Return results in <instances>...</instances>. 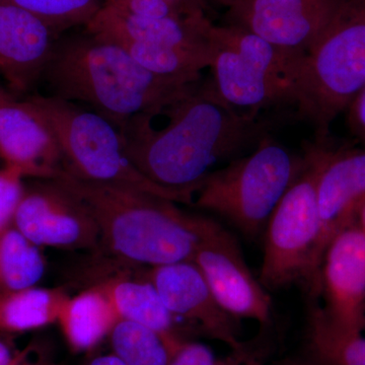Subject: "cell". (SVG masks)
<instances>
[{
    "label": "cell",
    "instance_id": "6da1fadb",
    "mask_svg": "<svg viewBox=\"0 0 365 365\" xmlns=\"http://www.w3.org/2000/svg\"><path fill=\"white\" fill-rule=\"evenodd\" d=\"M167 123L139 115L121 129L131 162L151 182L191 197L211 168L235 160L267 136L258 116L237 111L205 83L165 107Z\"/></svg>",
    "mask_w": 365,
    "mask_h": 365
},
{
    "label": "cell",
    "instance_id": "7a4b0ae2",
    "mask_svg": "<svg viewBox=\"0 0 365 365\" xmlns=\"http://www.w3.org/2000/svg\"><path fill=\"white\" fill-rule=\"evenodd\" d=\"M42 79L51 97L85 103L121 130L143 114H160L193 91L144 69L121 46L86 33L56 41Z\"/></svg>",
    "mask_w": 365,
    "mask_h": 365
},
{
    "label": "cell",
    "instance_id": "3957f363",
    "mask_svg": "<svg viewBox=\"0 0 365 365\" xmlns=\"http://www.w3.org/2000/svg\"><path fill=\"white\" fill-rule=\"evenodd\" d=\"M52 180L83 200L97 223L98 246L123 263L153 268L192 261L218 225L144 192L81 181L63 170Z\"/></svg>",
    "mask_w": 365,
    "mask_h": 365
},
{
    "label": "cell",
    "instance_id": "277c9868",
    "mask_svg": "<svg viewBox=\"0 0 365 365\" xmlns=\"http://www.w3.org/2000/svg\"><path fill=\"white\" fill-rule=\"evenodd\" d=\"M365 86V0H333L318 37L300 59L295 107L325 143L331 124Z\"/></svg>",
    "mask_w": 365,
    "mask_h": 365
},
{
    "label": "cell",
    "instance_id": "5b68a950",
    "mask_svg": "<svg viewBox=\"0 0 365 365\" xmlns=\"http://www.w3.org/2000/svg\"><path fill=\"white\" fill-rule=\"evenodd\" d=\"M306 165L299 157L265 136L252 153L209 173L192 205L210 211L249 239L265 230L273 211Z\"/></svg>",
    "mask_w": 365,
    "mask_h": 365
},
{
    "label": "cell",
    "instance_id": "8992f818",
    "mask_svg": "<svg viewBox=\"0 0 365 365\" xmlns=\"http://www.w3.org/2000/svg\"><path fill=\"white\" fill-rule=\"evenodd\" d=\"M58 141L62 170L76 179L193 203L191 197L160 186L139 172L127 155L121 130L97 112L60 98L30 97Z\"/></svg>",
    "mask_w": 365,
    "mask_h": 365
},
{
    "label": "cell",
    "instance_id": "52a82bcc",
    "mask_svg": "<svg viewBox=\"0 0 365 365\" xmlns=\"http://www.w3.org/2000/svg\"><path fill=\"white\" fill-rule=\"evenodd\" d=\"M325 143L311 144L306 165L269 218L264 241L260 282L275 290L304 284L319 297V242L321 235L317 182Z\"/></svg>",
    "mask_w": 365,
    "mask_h": 365
},
{
    "label": "cell",
    "instance_id": "ba28073f",
    "mask_svg": "<svg viewBox=\"0 0 365 365\" xmlns=\"http://www.w3.org/2000/svg\"><path fill=\"white\" fill-rule=\"evenodd\" d=\"M212 81L216 96L237 111L258 112L279 105H295L299 61L241 26H211Z\"/></svg>",
    "mask_w": 365,
    "mask_h": 365
},
{
    "label": "cell",
    "instance_id": "9c48e42d",
    "mask_svg": "<svg viewBox=\"0 0 365 365\" xmlns=\"http://www.w3.org/2000/svg\"><path fill=\"white\" fill-rule=\"evenodd\" d=\"M14 227L41 247L93 250L100 232L86 204L56 180L26 188Z\"/></svg>",
    "mask_w": 365,
    "mask_h": 365
},
{
    "label": "cell",
    "instance_id": "30bf717a",
    "mask_svg": "<svg viewBox=\"0 0 365 365\" xmlns=\"http://www.w3.org/2000/svg\"><path fill=\"white\" fill-rule=\"evenodd\" d=\"M222 309L235 319L270 322L272 299L247 265L237 239L218 223L194 256Z\"/></svg>",
    "mask_w": 365,
    "mask_h": 365
},
{
    "label": "cell",
    "instance_id": "8fae6325",
    "mask_svg": "<svg viewBox=\"0 0 365 365\" xmlns=\"http://www.w3.org/2000/svg\"><path fill=\"white\" fill-rule=\"evenodd\" d=\"M323 311L334 325L348 332L365 328V237L356 220L339 230L328 246L319 271Z\"/></svg>",
    "mask_w": 365,
    "mask_h": 365
},
{
    "label": "cell",
    "instance_id": "7c38bea8",
    "mask_svg": "<svg viewBox=\"0 0 365 365\" xmlns=\"http://www.w3.org/2000/svg\"><path fill=\"white\" fill-rule=\"evenodd\" d=\"M333 0H232L228 24L241 26L300 61L318 37Z\"/></svg>",
    "mask_w": 365,
    "mask_h": 365
},
{
    "label": "cell",
    "instance_id": "4fadbf2b",
    "mask_svg": "<svg viewBox=\"0 0 365 365\" xmlns=\"http://www.w3.org/2000/svg\"><path fill=\"white\" fill-rule=\"evenodd\" d=\"M146 273L175 318L186 319L204 335L228 346L230 351L248 347L240 339L239 319L218 304L193 261L158 266Z\"/></svg>",
    "mask_w": 365,
    "mask_h": 365
},
{
    "label": "cell",
    "instance_id": "5bb4252c",
    "mask_svg": "<svg viewBox=\"0 0 365 365\" xmlns=\"http://www.w3.org/2000/svg\"><path fill=\"white\" fill-rule=\"evenodd\" d=\"M0 158L24 177L52 180L62 170L58 141L30 98L0 86Z\"/></svg>",
    "mask_w": 365,
    "mask_h": 365
},
{
    "label": "cell",
    "instance_id": "9a60e30c",
    "mask_svg": "<svg viewBox=\"0 0 365 365\" xmlns=\"http://www.w3.org/2000/svg\"><path fill=\"white\" fill-rule=\"evenodd\" d=\"M51 29L9 0L0 1V76L14 93L42 79L56 38Z\"/></svg>",
    "mask_w": 365,
    "mask_h": 365
},
{
    "label": "cell",
    "instance_id": "2e32d148",
    "mask_svg": "<svg viewBox=\"0 0 365 365\" xmlns=\"http://www.w3.org/2000/svg\"><path fill=\"white\" fill-rule=\"evenodd\" d=\"M213 24L205 14L179 18L137 16L105 1L86 26V33L107 41H134L145 44L212 51Z\"/></svg>",
    "mask_w": 365,
    "mask_h": 365
},
{
    "label": "cell",
    "instance_id": "e0dca14e",
    "mask_svg": "<svg viewBox=\"0 0 365 365\" xmlns=\"http://www.w3.org/2000/svg\"><path fill=\"white\" fill-rule=\"evenodd\" d=\"M317 199L321 235L319 260L334 235L355 220L365 199V148L331 150L325 148L318 182Z\"/></svg>",
    "mask_w": 365,
    "mask_h": 365
},
{
    "label": "cell",
    "instance_id": "ac0fdd59",
    "mask_svg": "<svg viewBox=\"0 0 365 365\" xmlns=\"http://www.w3.org/2000/svg\"><path fill=\"white\" fill-rule=\"evenodd\" d=\"M109 297L119 319L148 327L168 339L182 341L174 314L158 294L148 273L138 278L117 275L96 283Z\"/></svg>",
    "mask_w": 365,
    "mask_h": 365
},
{
    "label": "cell",
    "instance_id": "d6986e66",
    "mask_svg": "<svg viewBox=\"0 0 365 365\" xmlns=\"http://www.w3.org/2000/svg\"><path fill=\"white\" fill-rule=\"evenodd\" d=\"M119 317L107 294L98 285L68 297L57 323L72 351L93 350L109 337Z\"/></svg>",
    "mask_w": 365,
    "mask_h": 365
},
{
    "label": "cell",
    "instance_id": "ffe728a7",
    "mask_svg": "<svg viewBox=\"0 0 365 365\" xmlns=\"http://www.w3.org/2000/svg\"><path fill=\"white\" fill-rule=\"evenodd\" d=\"M318 297H311L307 332L309 365H365V338L348 332L327 318Z\"/></svg>",
    "mask_w": 365,
    "mask_h": 365
},
{
    "label": "cell",
    "instance_id": "44dd1931",
    "mask_svg": "<svg viewBox=\"0 0 365 365\" xmlns=\"http://www.w3.org/2000/svg\"><path fill=\"white\" fill-rule=\"evenodd\" d=\"M67 297L60 288L0 292V333H25L57 323Z\"/></svg>",
    "mask_w": 365,
    "mask_h": 365
},
{
    "label": "cell",
    "instance_id": "7402d4cb",
    "mask_svg": "<svg viewBox=\"0 0 365 365\" xmlns=\"http://www.w3.org/2000/svg\"><path fill=\"white\" fill-rule=\"evenodd\" d=\"M41 247L9 227L0 235V292L35 287L45 273Z\"/></svg>",
    "mask_w": 365,
    "mask_h": 365
},
{
    "label": "cell",
    "instance_id": "603a6c76",
    "mask_svg": "<svg viewBox=\"0 0 365 365\" xmlns=\"http://www.w3.org/2000/svg\"><path fill=\"white\" fill-rule=\"evenodd\" d=\"M113 354L126 365H169L182 341L168 339L148 327L119 319L109 334Z\"/></svg>",
    "mask_w": 365,
    "mask_h": 365
},
{
    "label": "cell",
    "instance_id": "cb8c5ba5",
    "mask_svg": "<svg viewBox=\"0 0 365 365\" xmlns=\"http://www.w3.org/2000/svg\"><path fill=\"white\" fill-rule=\"evenodd\" d=\"M49 26L55 34L88 25L105 0H9Z\"/></svg>",
    "mask_w": 365,
    "mask_h": 365
},
{
    "label": "cell",
    "instance_id": "d4e9b609",
    "mask_svg": "<svg viewBox=\"0 0 365 365\" xmlns=\"http://www.w3.org/2000/svg\"><path fill=\"white\" fill-rule=\"evenodd\" d=\"M169 365H263V361L252 348L217 356L206 345L184 340L175 350Z\"/></svg>",
    "mask_w": 365,
    "mask_h": 365
},
{
    "label": "cell",
    "instance_id": "484cf974",
    "mask_svg": "<svg viewBox=\"0 0 365 365\" xmlns=\"http://www.w3.org/2000/svg\"><path fill=\"white\" fill-rule=\"evenodd\" d=\"M24 178L13 168L4 165L0 169V235L14 225L16 211L25 195Z\"/></svg>",
    "mask_w": 365,
    "mask_h": 365
},
{
    "label": "cell",
    "instance_id": "4316f807",
    "mask_svg": "<svg viewBox=\"0 0 365 365\" xmlns=\"http://www.w3.org/2000/svg\"><path fill=\"white\" fill-rule=\"evenodd\" d=\"M347 124L352 135L365 148V86L346 109Z\"/></svg>",
    "mask_w": 365,
    "mask_h": 365
},
{
    "label": "cell",
    "instance_id": "83f0119b",
    "mask_svg": "<svg viewBox=\"0 0 365 365\" xmlns=\"http://www.w3.org/2000/svg\"><path fill=\"white\" fill-rule=\"evenodd\" d=\"M188 16L205 14L203 0H165Z\"/></svg>",
    "mask_w": 365,
    "mask_h": 365
},
{
    "label": "cell",
    "instance_id": "f1b7e54d",
    "mask_svg": "<svg viewBox=\"0 0 365 365\" xmlns=\"http://www.w3.org/2000/svg\"><path fill=\"white\" fill-rule=\"evenodd\" d=\"M38 355L37 350L32 345L19 350L13 361L9 365H44Z\"/></svg>",
    "mask_w": 365,
    "mask_h": 365
},
{
    "label": "cell",
    "instance_id": "f546056e",
    "mask_svg": "<svg viewBox=\"0 0 365 365\" xmlns=\"http://www.w3.org/2000/svg\"><path fill=\"white\" fill-rule=\"evenodd\" d=\"M18 352L9 341L0 337V365L11 364Z\"/></svg>",
    "mask_w": 365,
    "mask_h": 365
},
{
    "label": "cell",
    "instance_id": "4dcf8cb0",
    "mask_svg": "<svg viewBox=\"0 0 365 365\" xmlns=\"http://www.w3.org/2000/svg\"><path fill=\"white\" fill-rule=\"evenodd\" d=\"M86 365H126L123 361H121L116 355L113 353H108V354L98 355L91 360Z\"/></svg>",
    "mask_w": 365,
    "mask_h": 365
},
{
    "label": "cell",
    "instance_id": "1f68e13d",
    "mask_svg": "<svg viewBox=\"0 0 365 365\" xmlns=\"http://www.w3.org/2000/svg\"><path fill=\"white\" fill-rule=\"evenodd\" d=\"M355 220H356L357 225H359L365 237V199L359 204V208H357Z\"/></svg>",
    "mask_w": 365,
    "mask_h": 365
},
{
    "label": "cell",
    "instance_id": "d6a6232c",
    "mask_svg": "<svg viewBox=\"0 0 365 365\" xmlns=\"http://www.w3.org/2000/svg\"><path fill=\"white\" fill-rule=\"evenodd\" d=\"M215 1L220 2V4H222V6H227L228 4L232 1V0H215Z\"/></svg>",
    "mask_w": 365,
    "mask_h": 365
},
{
    "label": "cell",
    "instance_id": "836d02e7",
    "mask_svg": "<svg viewBox=\"0 0 365 365\" xmlns=\"http://www.w3.org/2000/svg\"><path fill=\"white\" fill-rule=\"evenodd\" d=\"M0 1H2V0H0Z\"/></svg>",
    "mask_w": 365,
    "mask_h": 365
},
{
    "label": "cell",
    "instance_id": "e575fe53",
    "mask_svg": "<svg viewBox=\"0 0 365 365\" xmlns=\"http://www.w3.org/2000/svg\"><path fill=\"white\" fill-rule=\"evenodd\" d=\"M44 365H48V364H44Z\"/></svg>",
    "mask_w": 365,
    "mask_h": 365
},
{
    "label": "cell",
    "instance_id": "d590c367",
    "mask_svg": "<svg viewBox=\"0 0 365 365\" xmlns=\"http://www.w3.org/2000/svg\"><path fill=\"white\" fill-rule=\"evenodd\" d=\"M364 331H365V328H364Z\"/></svg>",
    "mask_w": 365,
    "mask_h": 365
}]
</instances>
